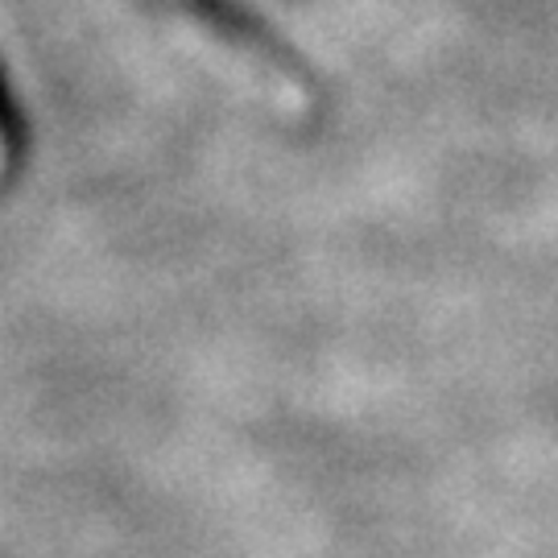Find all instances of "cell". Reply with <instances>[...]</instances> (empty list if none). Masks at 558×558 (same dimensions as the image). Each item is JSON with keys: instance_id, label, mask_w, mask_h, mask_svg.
Returning <instances> with one entry per match:
<instances>
[{"instance_id": "6da1fadb", "label": "cell", "mask_w": 558, "mask_h": 558, "mask_svg": "<svg viewBox=\"0 0 558 558\" xmlns=\"http://www.w3.org/2000/svg\"><path fill=\"white\" fill-rule=\"evenodd\" d=\"M0 166H4V149H0Z\"/></svg>"}]
</instances>
